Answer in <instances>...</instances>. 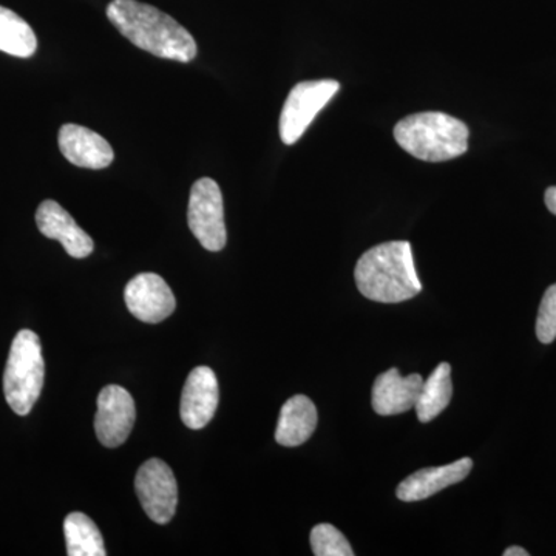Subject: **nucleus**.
I'll list each match as a JSON object with an SVG mask.
<instances>
[{"mask_svg": "<svg viewBox=\"0 0 556 556\" xmlns=\"http://www.w3.org/2000/svg\"><path fill=\"white\" fill-rule=\"evenodd\" d=\"M109 21L138 49L153 56L190 62L197 56L195 39L169 14L138 0H112Z\"/></svg>", "mask_w": 556, "mask_h": 556, "instance_id": "f257e3e1", "label": "nucleus"}, {"mask_svg": "<svg viewBox=\"0 0 556 556\" xmlns=\"http://www.w3.org/2000/svg\"><path fill=\"white\" fill-rule=\"evenodd\" d=\"M354 278L364 298L379 303H401L422 291L408 241H388L358 258Z\"/></svg>", "mask_w": 556, "mask_h": 556, "instance_id": "f03ea898", "label": "nucleus"}, {"mask_svg": "<svg viewBox=\"0 0 556 556\" xmlns=\"http://www.w3.org/2000/svg\"><path fill=\"white\" fill-rule=\"evenodd\" d=\"M394 138L415 159L442 163L467 152L470 131L466 123L447 113L424 112L399 121Z\"/></svg>", "mask_w": 556, "mask_h": 556, "instance_id": "7ed1b4c3", "label": "nucleus"}, {"mask_svg": "<svg viewBox=\"0 0 556 556\" xmlns=\"http://www.w3.org/2000/svg\"><path fill=\"white\" fill-rule=\"evenodd\" d=\"M46 380V362L39 336L30 329H22L11 343L3 393L10 408L16 415L27 416L42 393Z\"/></svg>", "mask_w": 556, "mask_h": 556, "instance_id": "20e7f679", "label": "nucleus"}, {"mask_svg": "<svg viewBox=\"0 0 556 556\" xmlns=\"http://www.w3.org/2000/svg\"><path fill=\"white\" fill-rule=\"evenodd\" d=\"M188 223L201 247L211 252L225 249L228 232L222 189L212 178H200L190 189Z\"/></svg>", "mask_w": 556, "mask_h": 556, "instance_id": "39448f33", "label": "nucleus"}, {"mask_svg": "<svg viewBox=\"0 0 556 556\" xmlns=\"http://www.w3.org/2000/svg\"><path fill=\"white\" fill-rule=\"evenodd\" d=\"M340 84L334 79L305 80L288 94L280 115V137L287 146L295 144L314 118L338 94Z\"/></svg>", "mask_w": 556, "mask_h": 556, "instance_id": "423d86ee", "label": "nucleus"}, {"mask_svg": "<svg viewBox=\"0 0 556 556\" xmlns=\"http://www.w3.org/2000/svg\"><path fill=\"white\" fill-rule=\"evenodd\" d=\"M135 490L148 517L156 525H167L175 517L178 485L174 471L164 460L149 459L139 467Z\"/></svg>", "mask_w": 556, "mask_h": 556, "instance_id": "0eeeda50", "label": "nucleus"}, {"mask_svg": "<svg viewBox=\"0 0 556 556\" xmlns=\"http://www.w3.org/2000/svg\"><path fill=\"white\" fill-rule=\"evenodd\" d=\"M137 420L134 397L126 388L109 386L98 396L94 431L104 447L116 448L130 437Z\"/></svg>", "mask_w": 556, "mask_h": 556, "instance_id": "6e6552de", "label": "nucleus"}, {"mask_svg": "<svg viewBox=\"0 0 556 556\" xmlns=\"http://www.w3.org/2000/svg\"><path fill=\"white\" fill-rule=\"evenodd\" d=\"M124 299L131 316L144 324H160L177 308V300L169 285L153 273L138 274L131 278L124 291Z\"/></svg>", "mask_w": 556, "mask_h": 556, "instance_id": "1a4fd4ad", "label": "nucleus"}, {"mask_svg": "<svg viewBox=\"0 0 556 556\" xmlns=\"http://www.w3.org/2000/svg\"><path fill=\"white\" fill-rule=\"evenodd\" d=\"M219 402L218 380L208 367H197L190 372L182 388L181 415L182 424L190 430H201L211 422Z\"/></svg>", "mask_w": 556, "mask_h": 556, "instance_id": "9d476101", "label": "nucleus"}, {"mask_svg": "<svg viewBox=\"0 0 556 556\" xmlns=\"http://www.w3.org/2000/svg\"><path fill=\"white\" fill-rule=\"evenodd\" d=\"M36 225L47 239L60 241L70 257L86 258L93 252L94 243L89 233L80 229L75 218L56 201L40 203L36 211Z\"/></svg>", "mask_w": 556, "mask_h": 556, "instance_id": "9b49d317", "label": "nucleus"}, {"mask_svg": "<svg viewBox=\"0 0 556 556\" xmlns=\"http://www.w3.org/2000/svg\"><path fill=\"white\" fill-rule=\"evenodd\" d=\"M58 141H60L62 155L73 166L100 170L109 167L115 160V153L108 139L78 124H64Z\"/></svg>", "mask_w": 556, "mask_h": 556, "instance_id": "f8f14e48", "label": "nucleus"}, {"mask_svg": "<svg viewBox=\"0 0 556 556\" xmlns=\"http://www.w3.org/2000/svg\"><path fill=\"white\" fill-rule=\"evenodd\" d=\"M473 468L470 457H463L447 466L422 468L399 484L396 495L405 503H416L437 495L450 485L464 481Z\"/></svg>", "mask_w": 556, "mask_h": 556, "instance_id": "ddd939ff", "label": "nucleus"}, {"mask_svg": "<svg viewBox=\"0 0 556 556\" xmlns=\"http://www.w3.org/2000/svg\"><path fill=\"white\" fill-rule=\"evenodd\" d=\"M424 379L420 375L401 376L397 368L388 369L372 387V408L380 416L402 415L415 408Z\"/></svg>", "mask_w": 556, "mask_h": 556, "instance_id": "4468645a", "label": "nucleus"}, {"mask_svg": "<svg viewBox=\"0 0 556 556\" xmlns=\"http://www.w3.org/2000/svg\"><path fill=\"white\" fill-rule=\"evenodd\" d=\"M317 408L309 397L298 394L281 407L278 417L276 441L283 447L305 444L317 427Z\"/></svg>", "mask_w": 556, "mask_h": 556, "instance_id": "2eb2a0df", "label": "nucleus"}, {"mask_svg": "<svg viewBox=\"0 0 556 556\" xmlns=\"http://www.w3.org/2000/svg\"><path fill=\"white\" fill-rule=\"evenodd\" d=\"M453 396L452 367L441 364L424 380L415 405L417 419L427 424L448 407Z\"/></svg>", "mask_w": 556, "mask_h": 556, "instance_id": "dca6fc26", "label": "nucleus"}, {"mask_svg": "<svg viewBox=\"0 0 556 556\" xmlns=\"http://www.w3.org/2000/svg\"><path fill=\"white\" fill-rule=\"evenodd\" d=\"M64 535L70 556L108 555L100 529L86 514H70L64 521Z\"/></svg>", "mask_w": 556, "mask_h": 556, "instance_id": "f3484780", "label": "nucleus"}, {"mask_svg": "<svg viewBox=\"0 0 556 556\" xmlns=\"http://www.w3.org/2000/svg\"><path fill=\"white\" fill-rule=\"evenodd\" d=\"M38 50V39L28 22L14 11L0 7V51L16 58H31Z\"/></svg>", "mask_w": 556, "mask_h": 556, "instance_id": "a211bd4d", "label": "nucleus"}, {"mask_svg": "<svg viewBox=\"0 0 556 556\" xmlns=\"http://www.w3.org/2000/svg\"><path fill=\"white\" fill-rule=\"evenodd\" d=\"M311 547L316 556H353L354 552L343 533L331 525H318L311 532Z\"/></svg>", "mask_w": 556, "mask_h": 556, "instance_id": "6ab92c4d", "label": "nucleus"}, {"mask_svg": "<svg viewBox=\"0 0 556 556\" xmlns=\"http://www.w3.org/2000/svg\"><path fill=\"white\" fill-rule=\"evenodd\" d=\"M536 336L541 343H552L556 339V283L547 288L541 300L536 318Z\"/></svg>", "mask_w": 556, "mask_h": 556, "instance_id": "aec40b11", "label": "nucleus"}, {"mask_svg": "<svg viewBox=\"0 0 556 556\" xmlns=\"http://www.w3.org/2000/svg\"><path fill=\"white\" fill-rule=\"evenodd\" d=\"M544 200H546L548 211L556 215V186L546 190V197H544Z\"/></svg>", "mask_w": 556, "mask_h": 556, "instance_id": "412c9836", "label": "nucleus"}, {"mask_svg": "<svg viewBox=\"0 0 556 556\" xmlns=\"http://www.w3.org/2000/svg\"><path fill=\"white\" fill-rule=\"evenodd\" d=\"M504 556H529V552L525 551L522 547L514 546L508 547L506 552H504Z\"/></svg>", "mask_w": 556, "mask_h": 556, "instance_id": "4be33fe9", "label": "nucleus"}]
</instances>
